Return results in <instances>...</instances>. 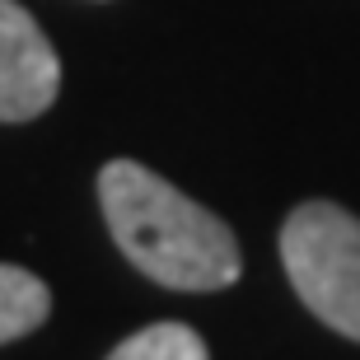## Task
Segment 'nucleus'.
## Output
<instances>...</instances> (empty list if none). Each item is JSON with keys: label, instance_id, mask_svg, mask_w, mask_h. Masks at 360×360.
I'll return each instance as SVG.
<instances>
[{"label": "nucleus", "instance_id": "1", "mask_svg": "<svg viewBox=\"0 0 360 360\" xmlns=\"http://www.w3.org/2000/svg\"><path fill=\"white\" fill-rule=\"evenodd\" d=\"M108 229L127 257L169 290H225L239 281L234 229L183 197L136 160H112L98 174Z\"/></svg>", "mask_w": 360, "mask_h": 360}, {"label": "nucleus", "instance_id": "2", "mask_svg": "<svg viewBox=\"0 0 360 360\" xmlns=\"http://www.w3.org/2000/svg\"><path fill=\"white\" fill-rule=\"evenodd\" d=\"M281 262L295 295L333 333L360 342V220L337 201L295 206L281 229Z\"/></svg>", "mask_w": 360, "mask_h": 360}, {"label": "nucleus", "instance_id": "3", "mask_svg": "<svg viewBox=\"0 0 360 360\" xmlns=\"http://www.w3.org/2000/svg\"><path fill=\"white\" fill-rule=\"evenodd\" d=\"M61 94V61L19 0H0V122H33Z\"/></svg>", "mask_w": 360, "mask_h": 360}, {"label": "nucleus", "instance_id": "4", "mask_svg": "<svg viewBox=\"0 0 360 360\" xmlns=\"http://www.w3.org/2000/svg\"><path fill=\"white\" fill-rule=\"evenodd\" d=\"M47 314H52V290L33 271L0 262V347L42 328Z\"/></svg>", "mask_w": 360, "mask_h": 360}, {"label": "nucleus", "instance_id": "5", "mask_svg": "<svg viewBox=\"0 0 360 360\" xmlns=\"http://www.w3.org/2000/svg\"><path fill=\"white\" fill-rule=\"evenodd\" d=\"M108 360H211V356H206V342L187 323H155V328H141L136 337H127Z\"/></svg>", "mask_w": 360, "mask_h": 360}]
</instances>
